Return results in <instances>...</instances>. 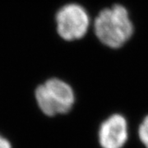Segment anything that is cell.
Here are the masks:
<instances>
[{"label": "cell", "instance_id": "1", "mask_svg": "<svg viewBox=\"0 0 148 148\" xmlns=\"http://www.w3.org/2000/svg\"><path fill=\"white\" fill-rule=\"evenodd\" d=\"M93 28L99 41L112 49L124 46L134 33L129 12L119 3L102 9L95 16Z\"/></svg>", "mask_w": 148, "mask_h": 148}, {"label": "cell", "instance_id": "2", "mask_svg": "<svg viewBox=\"0 0 148 148\" xmlns=\"http://www.w3.org/2000/svg\"><path fill=\"white\" fill-rule=\"evenodd\" d=\"M36 99L45 114L54 116L72 110L75 95L70 85L58 78H51L37 87Z\"/></svg>", "mask_w": 148, "mask_h": 148}, {"label": "cell", "instance_id": "3", "mask_svg": "<svg viewBox=\"0 0 148 148\" xmlns=\"http://www.w3.org/2000/svg\"><path fill=\"white\" fill-rule=\"evenodd\" d=\"M58 36L67 41L82 39L90 24V16L83 6L68 3L57 12L55 16Z\"/></svg>", "mask_w": 148, "mask_h": 148}, {"label": "cell", "instance_id": "4", "mask_svg": "<svg viewBox=\"0 0 148 148\" xmlns=\"http://www.w3.org/2000/svg\"><path fill=\"white\" fill-rule=\"evenodd\" d=\"M98 135L102 148H122L128 137L126 119L119 114H112L101 123Z\"/></svg>", "mask_w": 148, "mask_h": 148}, {"label": "cell", "instance_id": "5", "mask_svg": "<svg viewBox=\"0 0 148 148\" xmlns=\"http://www.w3.org/2000/svg\"><path fill=\"white\" fill-rule=\"evenodd\" d=\"M138 136L145 147L148 148V115L144 118L138 128Z\"/></svg>", "mask_w": 148, "mask_h": 148}, {"label": "cell", "instance_id": "6", "mask_svg": "<svg viewBox=\"0 0 148 148\" xmlns=\"http://www.w3.org/2000/svg\"><path fill=\"white\" fill-rule=\"evenodd\" d=\"M0 148H12L9 142L0 135Z\"/></svg>", "mask_w": 148, "mask_h": 148}]
</instances>
